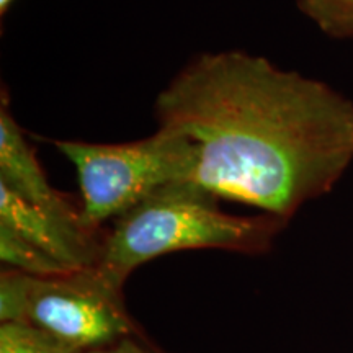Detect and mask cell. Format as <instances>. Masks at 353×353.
Listing matches in <instances>:
<instances>
[{"instance_id": "obj_7", "label": "cell", "mask_w": 353, "mask_h": 353, "mask_svg": "<svg viewBox=\"0 0 353 353\" xmlns=\"http://www.w3.org/2000/svg\"><path fill=\"white\" fill-rule=\"evenodd\" d=\"M77 347L38 325L20 321H2L0 353H81Z\"/></svg>"}, {"instance_id": "obj_10", "label": "cell", "mask_w": 353, "mask_h": 353, "mask_svg": "<svg viewBox=\"0 0 353 353\" xmlns=\"http://www.w3.org/2000/svg\"><path fill=\"white\" fill-rule=\"evenodd\" d=\"M81 353H164V352L156 350V348H152L148 342L138 337V334H132V335H126V337L118 339V341H114L112 343H107V345L88 348V350H83Z\"/></svg>"}, {"instance_id": "obj_3", "label": "cell", "mask_w": 353, "mask_h": 353, "mask_svg": "<svg viewBox=\"0 0 353 353\" xmlns=\"http://www.w3.org/2000/svg\"><path fill=\"white\" fill-rule=\"evenodd\" d=\"M52 145L76 169L83 219L100 231L156 190L190 182L195 164L192 144L165 128L130 143L54 139Z\"/></svg>"}, {"instance_id": "obj_9", "label": "cell", "mask_w": 353, "mask_h": 353, "mask_svg": "<svg viewBox=\"0 0 353 353\" xmlns=\"http://www.w3.org/2000/svg\"><path fill=\"white\" fill-rule=\"evenodd\" d=\"M299 7L321 32L353 39V0H299Z\"/></svg>"}, {"instance_id": "obj_1", "label": "cell", "mask_w": 353, "mask_h": 353, "mask_svg": "<svg viewBox=\"0 0 353 353\" xmlns=\"http://www.w3.org/2000/svg\"><path fill=\"white\" fill-rule=\"evenodd\" d=\"M159 128L192 144L190 182L288 219L353 164V101L262 56H196L162 88Z\"/></svg>"}, {"instance_id": "obj_11", "label": "cell", "mask_w": 353, "mask_h": 353, "mask_svg": "<svg viewBox=\"0 0 353 353\" xmlns=\"http://www.w3.org/2000/svg\"><path fill=\"white\" fill-rule=\"evenodd\" d=\"M13 2H15V0H0V12H2V13H6L7 8L10 7Z\"/></svg>"}, {"instance_id": "obj_5", "label": "cell", "mask_w": 353, "mask_h": 353, "mask_svg": "<svg viewBox=\"0 0 353 353\" xmlns=\"http://www.w3.org/2000/svg\"><path fill=\"white\" fill-rule=\"evenodd\" d=\"M0 224L12 229L69 272L94 268L100 260L105 232L88 226L82 211L61 213L41 208L2 183Z\"/></svg>"}, {"instance_id": "obj_8", "label": "cell", "mask_w": 353, "mask_h": 353, "mask_svg": "<svg viewBox=\"0 0 353 353\" xmlns=\"http://www.w3.org/2000/svg\"><path fill=\"white\" fill-rule=\"evenodd\" d=\"M0 259L10 267V270L26 275L51 276L69 273V270L2 224H0Z\"/></svg>"}, {"instance_id": "obj_4", "label": "cell", "mask_w": 353, "mask_h": 353, "mask_svg": "<svg viewBox=\"0 0 353 353\" xmlns=\"http://www.w3.org/2000/svg\"><path fill=\"white\" fill-rule=\"evenodd\" d=\"M0 319L38 325L82 352L138 334L123 286L97 267L51 276L3 270Z\"/></svg>"}, {"instance_id": "obj_2", "label": "cell", "mask_w": 353, "mask_h": 353, "mask_svg": "<svg viewBox=\"0 0 353 353\" xmlns=\"http://www.w3.org/2000/svg\"><path fill=\"white\" fill-rule=\"evenodd\" d=\"M193 182L156 190L113 221L103 236L97 268L123 286L132 270L161 255L193 249L262 254L281 229L275 216H237Z\"/></svg>"}, {"instance_id": "obj_6", "label": "cell", "mask_w": 353, "mask_h": 353, "mask_svg": "<svg viewBox=\"0 0 353 353\" xmlns=\"http://www.w3.org/2000/svg\"><path fill=\"white\" fill-rule=\"evenodd\" d=\"M0 183L41 208L61 213L82 211L81 205H74L68 195L57 192L50 183L46 172L6 101L0 110Z\"/></svg>"}]
</instances>
